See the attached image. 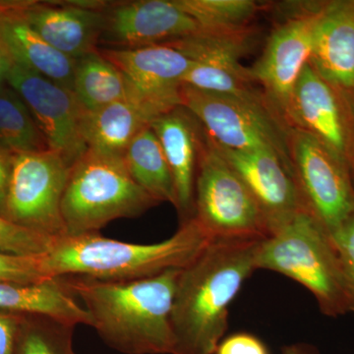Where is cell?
I'll use <instances>...</instances> for the list:
<instances>
[{
  "instance_id": "6da1fadb",
  "label": "cell",
  "mask_w": 354,
  "mask_h": 354,
  "mask_svg": "<svg viewBox=\"0 0 354 354\" xmlns=\"http://www.w3.org/2000/svg\"><path fill=\"white\" fill-rule=\"evenodd\" d=\"M262 239H212L180 270L172 305V354L216 353L227 330L230 304L257 271Z\"/></svg>"
},
{
  "instance_id": "7a4b0ae2",
  "label": "cell",
  "mask_w": 354,
  "mask_h": 354,
  "mask_svg": "<svg viewBox=\"0 0 354 354\" xmlns=\"http://www.w3.org/2000/svg\"><path fill=\"white\" fill-rule=\"evenodd\" d=\"M181 269L134 281L60 277L102 342L124 354H172V305Z\"/></svg>"
},
{
  "instance_id": "3957f363",
  "label": "cell",
  "mask_w": 354,
  "mask_h": 354,
  "mask_svg": "<svg viewBox=\"0 0 354 354\" xmlns=\"http://www.w3.org/2000/svg\"><path fill=\"white\" fill-rule=\"evenodd\" d=\"M212 241L194 218L181 223L164 241L151 244L108 239L97 234L53 239L41 255L48 279L86 277L100 281H134L183 269Z\"/></svg>"
},
{
  "instance_id": "277c9868",
  "label": "cell",
  "mask_w": 354,
  "mask_h": 354,
  "mask_svg": "<svg viewBox=\"0 0 354 354\" xmlns=\"http://www.w3.org/2000/svg\"><path fill=\"white\" fill-rule=\"evenodd\" d=\"M256 269L279 272L304 286L324 315L351 313L348 286L332 239L305 209L262 239Z\"/></svg>"
},
{
  "instance_id": "5b68a950",
  "label": "cell",
  "mask_w": 354,
  "mask_h": 354,
  "mask_svg": "<svg viewBox=\"0 0 354 354\" xmlns=\"http://www.w3.org/2000/svg\"><path fill=\"white\" fill-rule=\"evenodd\" d=\"M158 204L133 178L124 158L88 149L70 167L62 211L67 235H81L137 218Z\"/></svg>"
},
{
  "instance_id": "8992f818",
  "label": "cell",
  "mask_w": 354,
  "mask_h": 354,
  "mask_svg": "<svg viewBox=\"0 0 354 354\" xmlns=\"http://www.w3.org/2000/svg\"><path fill=\"white\" fill-rule=\"evenodd\" d=\"M212 239H265L262 212L250 191L202 131L194 186V215Z\"/></svg>"
},
{
  "instance_id": "52a82bcc",
  "label": "cell",
  "mask_w": 354,
  "mask_h": 354,
  "mask_svg": "<svg viewBox=\"0 0 354 354\" xmlns=\"http://www.w3.org/2000/svg\"><path fill=\"white\" fill-rule=\"evenodd\" d=\"M181 106L216 144L232 150L270 151L292 172L288 128L269 102L245 101L181 85ZM293 174V172H292Z\"/></svg>"
},
{
  "instance_id": "ba28073f",
  "label": "cell",
  "mask_w": 354,
  "mask_h": 354,
  "mask_svg": "<svg viewBox=\"0 0 354 354\" xmlns=\"http://www.w3.org/2000/svg\"><path fill=\"white\" fill-rule=\"evenodd\" d=\"M288 142L304 208L330 236L354 214V183L348 165L304 130L288 127Z\"/></svg>"
},
{
  "instance_id": "9c48e42d",
  "label": "cell",
  "mask_w": 354,
  "mask_h": 354,
  "mask_svg": "<svg viewBox=\"0 0 354 354\" xmlns=\"http://www.w3.org/2000/svg\"><path fill=\"white\" fill-rule=\"evenodd\" d=\"M70 167L50 150L14 153L7 220L50 239L67 235L62 206Z\"/></svg>"
},
{
  "instance_id": "30bf717a",
  "label": "cell",
  "mask_w": 354,
  "mask_h": 354,
  "mask_svg": "<svg viewBox=\"0 0 354 354\" xmlns=\"http://www.w3.org/2000/svg\"><path fill=\"white\" fill-rule=\"evenodd\" d=\"M6 84L27 104L48 150L58 153L70 167L87 152L88 111L73 91L16 64L7 76Z\"/></svg>"
},
{
  "instance_id": "8fae6325",
  "label": "cell",
  "mask_w": 354,
  "mask_h": 354,
  "mask_svg": "<svg viewBox=\"0 0 354 354\" xmlns=\"http://www.w3.org/2000/svg\"><path fill=\"white\" fill-rule=\"evenodd\" d=\"M319 6L304 4L301 10L277 26L262 55L248 68L254 82L262 86L266 99L285 125L293 91L311 57Z\"/></svg>"
},
{
  "instance_id": "7c38bea8",
  "label": "cell",
  "mask_w": 354,
  "mask_h": 354,
  "mask_svg": "<svg viewBox=\"0 0 354 354\" xmlns=\"http://www.w3.org/2000/svg\"><path fill=\"white\" fill-rule=\"evenodd\" d=\"M252 32L239 34H199L165 43L194 62L181 85L245 101L269 102L254 88L248 68L239 58L248 50ZM270 104V102H269Z\"/></svg>"
},
{
  "instance_id": "4fadbf2b",
  "label": "cell",
  "mask_w": 354,
  "mask_h": 354,
  "mask_svg": "<svg viewBox=\"0 0 354 354\" xmlns=\"http://www.w3.org/2000/svg\"><path fill=\"white\" fill-rule=\"evenodd\" d=\"M288 127L309 133L348 165L354 160V123L344 92L310 62L298 79L286 118Z\"/></svg>"
},
{
  "instance_id": "5bb4252c",
  "label": "cell",
  "mask_w": 354,
  "mask_h": 354,
  "mask_svg": "<svg viewBox=\"0 0 354 354\" xmlns=\"http://www.w3.org/2000/svg\"><path fill=\"white\" fill-rule=\"evenodd\" d=\"M199 34L201 28L177 0H138L109 4L102 38L120 48H137Z\"/></svg>"
},
{
  "instance_id": "9a60e30c",
  "label": "cell",
  "mask_w": 354,
  "mask_h": 354,
  "mask_svg": "<svg viewBox=\"0 0 354 354\" xmlns=\"http://www.w3.org/2000/svg\"><path fill=\"white\" fill-rule=\"evenodd\" d=\"M214 144L250 191L264 216L269 234L305 209L292 172L276 153L232 150Z\"/></svg>"
},
{
  "instance_id": "2e32d148",
  "label": "cell",
  "mask_w": 354,
  "mask_h": 354,
  "mask_svg": "<svg viewBox=\"0 0 354 354\" xmlns=\"http://www.w3.org/2000/svg\"><path fill=\"white\" fill-rule=\"evenodd\" d=\"M127 77L135 94L162 114L181 106V81L194 62L167 44L100 51Z\"/></svg>"
},
{
  "instance_id": "e0dca14e",
  "label": "cell",
  "mask_w": 354,
  "mask_h": 354,
  "mask_svg": "<svg viewBox=\"0 0 354 354\" xmlns=\"http://www.w3.org/2000/svg\"><path fill=\"white\" fill-rule=\"evenodd\" d=\"M102 1H20L21 12L53 48L79 58L95 53L104 27Z\"/></svg>"
},
{
  "instance_id": "ac0fdd59",
  "label": "cell",
  "mask_w": 354,
  "mask_h": 354,
  "mask_svg": "<svg viewBox=\"0 0 354 354\" xmlns=\"http://www.w3.org/2000/svg\"><path fill=\"white\" fill-rule=\"evenodd\" d=\"M309 62L339 90L354 88V0L321 2Z\"/></svg>"
},
{
  "instance_id": "d6986e66",
  "label": "cell",
  "mask_w": 354,
  "mask_h": 354,
  "mask_svg": "<svg viewBox=\"0 0 354 354\" xmlns=\"http://www.w3.org/2000/svg\"><path fill=\"white\" fill-rule=\"evenodd\" d=\"M195 122L196 120L179 106L151 123L171 169L176 189L174 207L181 223L194 215L195 178L202 135Z\"/></svg>"
},
{
  "instance_id": "ffe728a7",
  "label": "cell",
  "mask_w": 354,
  "mask_h": 354,
  "mask_svg": "<svg viewBox=\"0 0 354 354\" xmlns=\"http://www.w3.org/2000/svg\"><path fill=\"white\" fill-rule=\"evenodd\" d=\"M0 32L16 64L73 91L77 60L32 29L21 12L20 1H0Z\"/></svg>"
},
{
  "instance_id": "44dd1931",
  "label": "cell",
  "mask_w": 354,
  "mask_h": 354,
  "mask_svg": "<svg viewBox=\"0 0 354 354\" xmlns=\"http://www.w3.org/2000/svg\"><path fill=\"white\" fill-rule=\"evenodd\" d=\"M164 115L131 91L129 95L94 113L85 121L88 149L104 155L122 157L140 132Z\"/></svg>"
},
{
  "instance_id": "7402d4cb",
  "label": "cell",
  "mask_w": 354,
  "mask_h": 354,
  "mask_svg": "<svg viewBox=\"0 0 354 354\" xmlns=\"http://www.w3.org/2000/svg\"><path fill=\"white\" fill-rule=\"evenodd\" d=\"M0 311L53 317L72 325L92 327L87 310L59 279L41 283H0Z\"/></svg>"
},
{
  "instance_id": "603a6c76",
  "label": "cell",
  "mask_w": 354,
  "mask_h": 354,
  "mask_svg": "<svg viewBox=\"0 0 354 354\" xmlns=\"http://www.w3.org/2000/svg\"><path fill=\"white\" fill-rule=\"evenodd\" d=\"M131 91L127 77L100 51L77 59L73 92L88 113L124 99Z\"/></svg>"
},
{
  "instance_id": "cb8c5ba5",
  "label": "cell",
  "mask_w": 354,
  "mask_h": 354,
  "mask_svg": "<svg viewBox=\"0 0 354 354\" xmlns=\"http://www.w3.org/2000/svg\"><path fill=\"white\" fill-rule=\"evenodd\" d=\"M125 165L137 183L158 203L176 206V189L171 169L152 128L140 132L125 151Z\"/></svg>"
},
{
  "instance_id": "d4e9b609",
  "label": "cell",
  "mask_w": 354,
  "mask_h": 354,
  "mask_svg": "<svg viewBox=\"0 0 354 354\" xmlns=\"http://www.w3.org/2000/svg\"><path fill=\"white\" fill-rule=\"evenodd\" d=\"M0 144L13 153L48 150L27 104L7 84L0 87Z\"/></svg>"
},
{
  "instance_id": "484cf974",
  "label": "cell",
  "mask_w": 354,
  "mask_h": 354,
  "mask_svg": "<svg viewBox=\"0 0 354 354\" xmlns=\"http://www.w3.org/2000/svg\"><path fill=\"white\" fill-rule=\"evenodd\" d=\"M199 27L201 34H237L249 31L259 11L251 0H177Z\"/></svg>"
},
{
  "instance_id": "4316f807",
  "label": "cell",
  "mask_w": 354,
  "mask_h": 354,
  "mask_svg": "<svg viewBox=\"0 0 354 354\" xmlns=\"http://www.w3.org/2000/svg\"><path fill=\"white\" fill-rule=\"evenodd\" d=\"M75 327L53 317L22 315L13 354H77Z\"/></svg>"
},
{
  "instance_id": "83f0119b",
  "label": "cell",
  "mask_w": 354,
  "mask_h": 354,
  "mask_svg": "<svg viewBox=\"0 0 354 354\" xmlns=\"http://www.w3.org/2000/svg\"><path fill=\"white\" fill-rule=\"evenodd\" d=\"M53 239L20 227L0 216V251L16 255H43Z\"/></svg>"
},
{
  "instance_id": "f1b7e54d",
  "label": "cell",
  "mask_w": 354,
  "mask_h": 354,
  "mask_svg": "<svg viewBox=\"0 0 354 354\" xmlns=\"http://www.w3.org/2000/svg\"><path fill=\"white\" fill-rule=\"evenodd\" d=\"M48 279L41 255H16L0 251V283H35Z\"/></svg>"
},
{
  "instance_id": "f546056e",
  "label": "cell",
  "mask_w": 354,
  "mask_h": 354,
  "mask_svg": "<svg viewBox=\"0 0 354 354\" xmlns=\"http://www.w3.org/2000/svg\"><path fill=\"white\" fill-rule=\"evenodd\" d=\"M346 286H348L351 313L354 314V214L334 234L330 235Z\"/></svg>"
},
{
  "instance_id": "4dcf8cb0",
  "label": "cell",
  "mask_w": 354,
  "mask_h": 354,
  "mask_svg": "<svg viewBox=\"0 0 354 354\" xmlns=\"http://www.w3.org/2000/svg\"><path fill=\"white\" fill-rule=\"evenodd\" d=\"M215 354H269L264 342L248 333L230 335L218 344Z\"/></svg>"
},
{
  "instance_id": "1f68e13d",
  "label": "cell",
  "mask_w": 354,
  "mask_h": 354,
  "mask_svg": "<svg viewBox=\"0 0 354 354\" xmlns=\"http://www.w3.org/2000/svg\"><path fill=\"white\" fill-rule=\"evenodd\" d=\"M21 317L20 314L0 311V354H13Z\"/></svg>"
},
{
  "instance_id": "d6a6232c",
  "label": "cell",
  "mask_w": 354,
  "mask_h": 354,
  "mask_svg": "<svg viewBox=\"0 0 354 354\" xmlns=\"http://www.w3.org/2000/svg\"><path fill=\"white\" fill-rule=\"evenodd\" d=\"M14 153L0 144V216L6 218V204Z\"/></svg>"
},
{
  "instance_id": "836d02e7",
  "label": "cell",
  "mask_w": 354,
  "mask_h": 354,
  "mask_svg": "<svg viewBox=\"0 0 354 354\" xmlns=\"http://www.w3.org/2000/svg\"><path fill=\"white\" fill-rule=\"evenodd\" d=\"M15 64L0 32V87L6 85L7 76Z\"/></svg>"
},
{
  "instance_id": "e575fe53",
  "label": "cell",
  "mask_w": 354,
  "mask_h": 354,
  "mask_svg": "<svg viewBox=\"0 0 354 354\" xmlns=\"http://www.w3.org/2000/svg\"><path fill=\"white\" fill-rule=\"evenodd\" d=\"M281 354H319V353L310 344H295L285 346Z\"/></svg>"
},
{
  "instance_id": "d590c367",
  "label": "cell",
  "mask_w": 354,
  "mask_h": 354,
  "mask_svg": "<svg viewBox=\"0 0 354 354\" xmlns=\"http://www.w3.org/2000/svg\"><path fill=\"white\" fill-rule=\"evenodd\" d=\"M344 92V91H342ZM344 97H346V102H348L349 111H351V118H353L354 123V88L351 90L344 92Z\"/></svg>"
},
{
  "instance_id": "8d00e7d4",
  "label": "cell",
  "mask_w": 354,
  "mask_h": 354,
  "mask_svg": "<svg viewBox=\"0 0 354 354\" xmlns=\"http://www.w3.org/2000/svg\"><path fill=\"white\" fill-rule=\"evenodd\" d=\"M351 177H353V183H354V160H353V165H351Z\"/></svg>"
}]
</instances>
